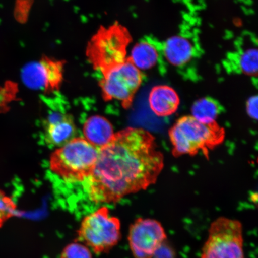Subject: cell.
I'll return each instance as SVG.
<instances>
[{
	"mask_svg": "<svg viewBox=\"0 0 258 258\" xmlns=\"http://www.w3.org/2000/svg\"><path fill=\"white\" fill-rule=\"evenodd\" d=\"M164 164L152 134L143 128H125L100 148L94 169L87 178L89 198L96 204L117 203L147 189L157 182Z\"/></svg>",
	"mask_w": 258,
	"mask_h": 258,
	"instance_id": "6da1fadb",
	"label": "cell"
},
{
	"mask_svg": "<svg viewBox=\"0 0 258 258\" xmlns=\"http://www.w3.org/2000/svg\"><path fill=\"white\" fill-rule=\"evenodd\" d=\"M169 136L174 157L195 156L201 151L208 159L209 151L223 143L225 130L217 121L204 124L187 115L176 121L169 131Z\"/></svg>",
	"mask_w": 258,
	"mask_h": 258,
	"instance_id": "7a4b0ae2",
	"label": "cell"
},
{
	"mask_svg": "<svg viewBox=\"0 0 258 258\" xmlns=\"http://www.w3.org/2000/svg\"><path fill=\"white\" fill-rule=\"evenodd\" d=\"M99 150L85 138H74L51 154L50 169L67 181H84L94 169Z\"/></svg>",
	"mask_w": 258,
	"mask_h": 258,
	"instance_id": "3957f363",
	"label": "cell"
},
{
	"mask_svg": "<svg viewBox=\"0 0 258 258\" xmlns=\"http://www.w3.org/2000/svg\"><path fill=\"white\" fill-rule=\"evenodd\" d=\"M130 37L118 24L101 27L87 46L86 56L93 69L102 74L124 62Z\"/></svg>",
	"mask_w": 258,
	"mask_h": 258,
	"instance_id": "277c9868",
	"label": "cell"
},
{
	"mask_svg": "<svg viewBox=\"0 0 258 258\" xmlns=\"http://www.w3.org/2000/svg\"><path fill=\"white\" fill-rule=\"evenodd\" d=\"M77 234L78 241L95 253H107L121 240V222L102 207L83 219Z\"/></svg>",
	"mask_w": 258,
	"mask_h": 258,
	"instance_id": "5b68a950",
	"label": "cell"
},
{
	"mask_svg": "<svg viewBox=\"0 0 258 258\" xmlns=\"http://www.w3.org/2000/svg\"><path fill=\"white\" fill-rule=\"evenodd\" d=\"M201 258H245L241 222L223 217L213 221Z\"/></svg>",
	"mask_w": 258,
	"mask_h": 258,
	"instance_id": "8992f818",
	"label": "cell"
},
{
	"mask_svg": "<svg viewBox=\"0 0 258 258\" xmlns=\"http://www.w3.org/2000/svg\"><path fill=\"white\" fill-rule=\"evenodd\" d=\"M102 74L99 86L105 101L116 100L130 108L143 80L140 71L126 59Z\"/></svg>",
	"mask_w": 258,
	"mask_h": 258,
	"instance_id": "52a82bcc",
	"label": "cell"
},
{
	"mask_svg": "<svg viewBox=\"0 0 258 258\" xmlns=\"http://www.w3.org/2000/svg\"><path fill=\"white\" fill-rule=\"evenodd\" d=\"M166 239L165 230L156 219L138 218L129 227L127 240L134 258H153Z\"/></svg>",
	"mask_w": 258,
	"mask_h": 258,
	"instance_id": "ba28073f",
	"label": "cell"
},
{
	"mask_svg": "<svg viewBox=\"0 0 258 258\" xmlns=\"http://www.w3.org/2000/svg\"><path fill=\"white\" fill-rule=\"evenodd\" d=\"M64 64L62 60L44 56L24 67L22 80L26 86L32 89L44 90L47 93L57 91L63 82Z\"/></svg>",
	"mask_w": 258,
	"mask_h": 258,
	"instance_id": "9c48e42d",
	"label": "cell"
},
{
	"mask_svg": "<svg viewBox=\"0 0 258 258\" xmlns=\"http://www.w3.org/2000/svg\"><path fill=\"white\" fill-rule=\"evenodd\" d=\"M77 129L72 115L54 112L44 125V140L51 146L62 147L76 138Z\"/></svg>",
	"mask_w": 258,
	"mask_h": 258,
	"instance_id": "30bf717a",
	"label": "cell"
},
{
	"mask_svg": "<svg viewBox=\"0 0 258 258\" xmlns=\"http://www.w3.org/2000/svg\"><path fill=\"white\" fill-rule=\"evenodd\" d=\"M148 103L151 110L158 117H168L178 109L180 99L175 90L171 87L160 85L151 89Z\"/></svg>",
	"mask_w": 258,
	"mask_h": 258,
	"instance_id": "8fae6325",
	"label": "cell"
},
{
	"mask_svg": "<svg viewBox=\"0 0 258 258\" xmlns=\"http://www.w3.org/2000/svg\"><path fill=\"white\" fill-rule=\"evenodd\" d=\"M195 53L192 42L183 35H174L169 38L163 47L164 58L174 67L185 66L192 60Z\"/></svg>",
	"mask_w": 258,
	"mask_h": 258,
	"instance_id": "7c38bea8",
	"label": "cell"
},
{
	"mask_svg": "<svg viewBox=\"0 0 258 258\" xmlns=\"http://www.w3.org/2000/svg\"><path fill=\"white\" fill-rule=\"evenodd\" d=\"M83 133L86 140L98 149L108 144L114 135L110 122L98 115H93L86 121Z\"/></svg>",
	"mask_w": 258,
	"mask_h": 258,
	"instance_id": "4fadbf2b",
	"label": "cell"
},
{
	"mask_svg": "<svg viewBox=\"0 0 258 258\" xmlns=\"http://www.w3.org/2000/svg\"><path fill=\"white\" fill-rule=\"evenodd\" d=\"M159 59L160 52L156 45L148 41H143L132 48L128 60L141 72L153 69Z\"/></svg>",
	"mask_w": 258,
	"mask_h": 258,
	"instance_id": "5bb4252c",
	"label": "cell"
},
{
	"mask_svg": "<svg viewBox=\"0 0 258 258\" xmlns=\"http://www.w3.org/2000/svg\"><path fill=\"white\" fill-rule=\"evenodd\" d=\"M221 113L220 106L214 99L203 98L194 103L191 107L192 117L204 124L216 121Z\"/></svg>",
	"mask_w": 258,
	"mask_h": 258,
	"instance_id": "9a60e30c",
	"label": "cell"
},
{
	"mask_svg": "<svg viewBox=\"0 0 258 258\" xmlns=\"http://www.w3.org/2000/svg\"><path fill=\"white\" fill-rule=\"evenodd\" d=\"M238 64L241 72L246 75H256L258 70L257 48L249 47L242 51L238 57Z\"/></svg>",
	"mask_w": 258,
	"mask_h": 258,
	"instance_id": "2e32d148",
	"label": "cell"
},
{
	"mask_svg": "<svg viewBox=\"0 0 258 258\" xmlns=\"http://www.w3.org/2000/svg\"><path fill=\"white\" fill-rule=\"evenodd\" d=\"M18 91L17 85L14 82H7L0 85V114L9 111V105L14 101Z\"/></svg>",
	"mask_w": 258,
	"mask_h": 258,
	"instance_id": "e0dca14e",
	"label": "cell"
},
{
	"mask_svg": "<svg viewBox=\"0 0 258 258\" xmlns=\"http://www.w3.org/2000/svg\"><path fill=\"white\" fill-rule=\"evenodd\" d=\"M60 258H92V253L85 244L76 241L64 247Z\"/></svg>",
	"mask_w": 258,
	"mask_h": 258,
	"instance_id": "ac0fdd59",
	"label": "cell"
},
{
	"mask_svg": "<svg viewBox=\"0 0 258 258\" xmlns=\"http://www.w3.org/2000/svg\"><path fill=\"white\" fill-rule=\"evenodd\" d=\"M16 208L14 201L0 189V225L14 215Z\"/></svg>",
	"mask_w": 258,
	"mask_h": 258,
	"instance_id": "d6986e66",
	"label": "cell"
},
{
	"mask_svg": "<svg viewBox=\"0 0 258 258\" xmlns=\"http://www.w3.org/2000/svg\"><path fill=\"white\" fill-rule=\"evenodd\" d=\"M257 96L250 97L246 104V110L248 115L254 120L257 119Z\"/></svg>",
	"mask_w": 258,
	"mask_h": 258,
	"instance_id": "ffe728a7",
	"label": "cell"
}]
</instances>
